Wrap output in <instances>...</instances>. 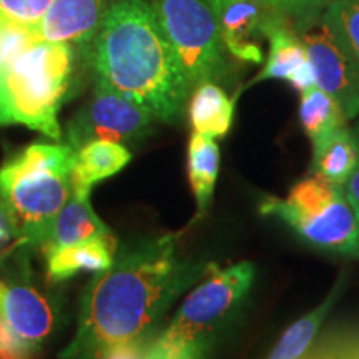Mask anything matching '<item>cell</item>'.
I'll return each mask as SVG.
<instances>
[{
	"label": "cell",
	"mask_w": 359,
	"mask_h": 359,
	"mask_svg": "<svg viewBox=\"0 0 359 359\" xmlns=\"http://www.w3.org/2000/svg\"><path fill=\"white\" fill-rule=\"evenodd\" d=\"M178 243L180 233L150 238L127 246L109 269L95 273L74 338L57 359H107L122 348L150 343L170 304L217 268L180 255Z\"/></svg>",
	"instance_id": "6da1fadb"
},
{
	"label": "cell",
	"mask_w": 359,
	"mask_h": 359,
	"mask_svg": "<svg viewBox=\"0 0 359 359\" xmlns=\"http://www.w3.org/2000/svg\"><path fill=\"white\" fill-rule=\"evenodd\" d=\"M95 79L165 123L177 122L191 87L150 0H114L93 39Z\"/></svg>",
	"instance_id": "7a4b0ae2"
},
{
	"label": "cell",
	"mask_w": 359,
	"mask_h": 359,
	"mask_svg": "<svg viewBox=\"0 0 359 359\" xmlns=\"http://www.w3.org/2000/svg\"><path fill=\"white\" fill-rule=\"evenodd\" d=\"M75 150L69 143H30L0 167V196L20 228V241L40 251L48 226L70 198Z\"/></svg>",
	"instance_id": "3957f363"
},
{
	"label": "cell",
	"mask_w": 359,
	"mask_h": 359,
	"mask_svg": "<svg viewBox=\"0 0 359 359\" xmlns=\"http://www.w3.org/2000/svg\"><path fill=\"white\" fill-rule=\"evenodd\" d=\"M75 70L70 43L39 42L0 70V127L22 125L60 140L58 111Z\"/></svg>",
	"instance_id": "277c9868"
},
{
	"label": "cell",
	"mask_w": 359,
	"mask_h": 359,
	"mask_svg": "<svg viewBox=\"0 0 359 359\" xmlns=\"http://www.w3.org/2000/svg\"><path fill=\"white\" fill-rule=\"evenodd\" d=\"M34 246L15 241L0 255V359H37L60 325V304L39 283Z\"/></svg>",
	"instance_id": "5b68a950"
},
{
	"label": "cell",
	"mask_w": 359,
	"mask_h": 359,
	"mask_svg": "<svg viewBox=\"0 0 359 359\" xmlns=\"http://www.w3.org/2000/svg\"><path fill=\"white\" fill-rule=\"evenodd\" d=\"M259 213L290 226L304 243L326 253L359 258V226L344 187L309 175L286 198L264 195Z\"/></svg>",
	"instance_id": "8992f818"
},
{
	"label": "cell",
	"mask_w": 359,
	"mask_h": 359,
	"mask_svg": "<svg viewBox=\"0 0 359 359\" xmlns=\"http://www.w3.org/2000/svg\"><path fill=\"white\" fill-rule=\"evenodd\" d=\"M257 276L253 263L241 262L215 268L195 286L173 316L161 339L180 344H196L210 353L215 338L240 313Z\"/></svg>",
	"instance_id": "52a82bcc"
},
{
	"label": "cell",
	"mask_w": 359,
	"mask_h": 359,
	"mask_svg": "<svg viewBox=\"0 0 359 359\" xmlns=\"http://www.w3.org/2000/svg\"><path fill=\"white\" fill-rule=\"evenodd\" d=\"M191 90L228 77V62L208 0H150Z\"/></svg>",
	"instance_id": "ba28073f"
},
{
	"label": "cell",
	"mask_w": 359,
	"mask_h": 359,
	"mask_svg": "<svg viewBox=\"0 0 359 359\" xmlns=\"http://www.w3.org/2000/svg\"><path fill=\"white\" fill-rule=\"evenodd\" d=\"M154 114L140 103L95 79L90 100L67 123L65 138L74 150L93 140L127 147L143 140L154 128Z\"/></svg>",
	"instance_id": "9c48e42d"
},
{
	"label": "cell",
	"mask_w": 359,
	"mask_h": 359,
	"mask_svg": "<svg viewBox=\"0 0 359 359\" xmlns=\"http://www.w3.org/2000/svg\"><path fill=\"white\" fill-rule=\"evenodd\" d=\"M316 74V87L339 103L348 120L359 115V62L331 27L320 19L299 32Z\"/></svg>",
	"instance_id": "30bf717a"
},
{
	"label": "cell",
	"mask_w": 359,
	"mask_h": 359,
	"mask_svg": "<svg viewBox=\"0 0 359 359\" xmlns=\"http://www.w3.org/2000/svg\"><path fill=\"white\" fill-rule=\"evenodd\" d=\"M268 39L269 50L262 72L251 80V85L262 80H285L299 93L316 87V74L311 58L304 47L299 32L290 22L271 15L263 29Z\"/></svg>",
	"instance_id": "8fae6325"
},
{
	"label": "cell",
	"mask_w": 359,
	"mask_h": 359,
	"mask_svg": "<svg viewBox=\"0 0 359 359\" xmlns=\"http://www.w3.org/2000/svg\"><path fill=\"white\" fill-rule=\"evenodd\" d=\"M224 50L236 60L262 64L263 29L273 15L259 0H208Z\"/></svg>",
	"instance_id": "7c38bea8"
},
{
	"label": "cell",
	"mask_w": 359,
	"mask_h": 359,
	"mask_svg": "<svg viewBox=\"0 0 359 359\" xmlns=\"http://www.w3.org/2000/svg\"><path fill=\"white\" fill-rule=\"evenodd\" d=\"M107 8V0H53L35 25L39 42L88 43L95 39Z\"/></svg>",
	"instance_id": "4fadbf2b"
},
{
	"label": "cell",
	"mask_w": 359,
	"mask_h": 359,
	"mask_svg": "<svg viewBox=\"0 0 359 359\" xmlns=\"http://www.w3.org/2000/svg\"><path fill=\"white\" fill-rule=\"evenodd\" d=\"M92 188L74 185L70 198L48 226L47 236L40 251L45 255L62 246H69L95 238L111 236L110 228L102 222L90 203Z\"/></svg>",
	"instance_id": "5bb4252c"
},
{
	"label": "cell",
	"mask_w": 359,
	"mask_h": 359,
	"mask_svg": "<svg viewBox=\"0 0 359 359\" xmlns=\"http://www.w3.org/2000/svg\"><path fill=\"white\" fill-rule=\"evenodd\" d=\"M115 255L114 235L62 246L43 255L45 276L48 283H62L82 271L102 273L114 264Z\"/></svg>",
	"instance_id": "9a60e30c"
},
{
	"label": "cell",
	"mask_w": 359,
	"mask_h": 359,
	"mask_svg": "<svg viewBox=\"0 0 359 359\" xmlns=\"http://www.w3.org/2000/svg\"><path fill=\"white\" fill-rule=\"evenodd\" d=\"M311 143L313 160L309 175H320L341 187L346 185L359 161L356 132L344 125Z\"/></svg>",
	"instance_id": "2e32d148"
},
{
	"label": "cell",
	"mask_w": 359,
	"mask_h": 359,
	"mask_svg": "<svg viewBox=\"0 0 359 359\" xmlns=\"http://www.w3.org/2000/svg\"><path fill=\"white\" fill-rule=\"evenodd\" d=\"M188 118L195 133L215 140L226 137L235 118V98L215 82L201 83L191 90Z\"/></svg>",
	"instance_id": "e0dca14e"
},
{
	"label": "cell",
	"mask_w": 359,
	"mask_h": 359,
	"mask_svg": "<svg viewBox=\"0 0 359 359\" xmlns=\"http://www.w3.org/2000/svg\"><path fill=\"white\" fill-rule=\"evenodd\" d=\"M188 182L196 201V218L205 217L212 203L219 172V147L215 138L195 133L187 150Z\"/></svg>",
	"instance_id": "ac0fdd59"
},
{
	"label": "cell",
	"mask_w": 359,
	"mask_h": 359,
	"mask_svg": "<svg viewBox=\"0 0 359 359\" xmlns=\"http://www.w3.org/2000/svg\"><path fill=\"white\" fill-rule=\"evenodd\" d=\"M132 154L122 143L93 140L75 150L74 185L92 188L95 183L122 172Z\"/></svg>",
	"instance_id": "d6986e66"
},
{
	"label": "cell",
	"mask_w": 359,
	"mask_h": 359,
	"mask_svg": "<svg viewBox=\"0 0 359 359\" xmlns=\"http://www.w3.org/2000/svg\"><path fill=\"white\" fill-rule=\"evenodd\" d=\"M348 278L346 275H341L338 281L334 283L333 290L330 291V294L326 296L325 302L320 306H316L313 311L304 314L303 318H299L298 321H294L288 330L283 333L280 341L275 344V348L271 349V353L268 354L266 359H299L304 353L311 348L316 338L318 331L323 325V321L326 320V316L330 314L331 309L339 299V296L343 294L344 288H346Z\"/></svg>",
	"instance_id": "ffe728a7"
},
{
	"label": "cell",
	"mask_w": 359,
	"mask_h": 359,
	"mask_svg": "<svg viewBox=\"0 0 359 359\" xmlns=\"http://www.w3.org/2000/svg\"><path fill=\"white\" fill-rule=\"evenodd\" d=\"M298 116L311 142L344 127L348 122L339 103L320 87H313L302 93Z\"/></svg>",
	"instance_id": "44dd1931"
},
{
	"label": "cell",
	"mask_w": 359,
	"mask_h": 359,
	"mask_svg": "<svg viewBox=\"0 0 359 359\" xmlns=\"http://www.w3.org/2000/svg\"><path fill=\"white\" fill-rule=\"evenodd\" d=\"M321 19L359 62V0H331Z\"/></svg>",
	"instance_id": "7402d4cb"
},
{
	"label": "cell",
	"mask_w": 359,
	"mask_h": 359,
	"mask_svg": "<svg viewBox=\"0 0 359 359\" xmlns=\"http://www.w3.org/2000/svg\"><path fill=\"white\" fill-rule=\"evenodd\" d=\"M273 15L290 22L303 32L321 19L331 0H259Z\"/></svg>",
	"instance_id": "603a6c76"
},
{
	"label": "cell",
	"mask_w": 359,
	"mask_h": 359,
	"mask_svg": "<svg viewBox=\"0 0 359 359\" xmlns=\"http://www.w3.org/2000/svg\"><path fill=\"white\" fill-rule=\"evenodd\" d=\"M35 43H39L35 27L11 20L0 13V70Z\"/></svg>",
	"instance_id": "cb8c5ba5"
},
{
	"label": "cell",
	"mask_w": 359,
	"mask_h": 359,
	"mask_svg": "<svg viewBox=\"0 0 359 359\" xmlns=\"http://www.w3.org/2000/svg\"><path fill=\"white\" fill-rule=\"evenodd\" d=\"M52 2L53 0H0V13L11 20L35 27L43 19Z\"/></svg>",
	"instance_id": "d4e9b609"
},
{
	"label": "cell",
	"mask_w": 359,
	"mask_h": 359,
	"mask_svg": "<svg viewBox=\"0 0 359 359\" xmlns=\"http://www.w3.org/2000/svg\"><path fill=\"white\" fill-rule=\"evenodd\" d=\"M208 351L196 344H180L158 338L151 339L142 359H206Z\"/></svg>",
	"instance_id": "484cf974"
},
{
	"label": "cell",
	"mask_w": 359,
	"mask_h": 359,
	"mask_svg": "<svg viewBox=\"0 0 359 359\" xmlns=\"http://www.w3.org/2000/svg\"><path fill=\"white\" fill-rule=\"evenodd\" d=\"M20 240V228L6 201L0 196V255Z\"/></svg>",
	"instance_id": "4316f807"
},
{
	"label": "cell",
	"mask_w": 359,
	"mask_h": 359,
	"mask_svg": "<svg viewBox=\"0 0 359 359\" xmlns=\"http://www.w3.org/2000/svg\"><path fill=\"white\" fill-rule=\"evenodd\" d=\"M327 346L333 359H359V338H336Z\"/></svg>",
	"instance_id": "83f0119b"
},
{
	"label": "cell",
	"mask_w": 359,
	"mask_h": 359,
	"mask_svg": "<svg viewBox=\"0 0 359 359\" xmlns=\"http://www.w3.org/2000/svg\"><path fill=\"white\" fill-rule=\"evenodd\" d=\"M349 203L353 206V212L356 215V222H358V226H359V198L358 200H349Z\"/></svg>",
	"instance_id": "f1b7e54d"
}]
</instances>
